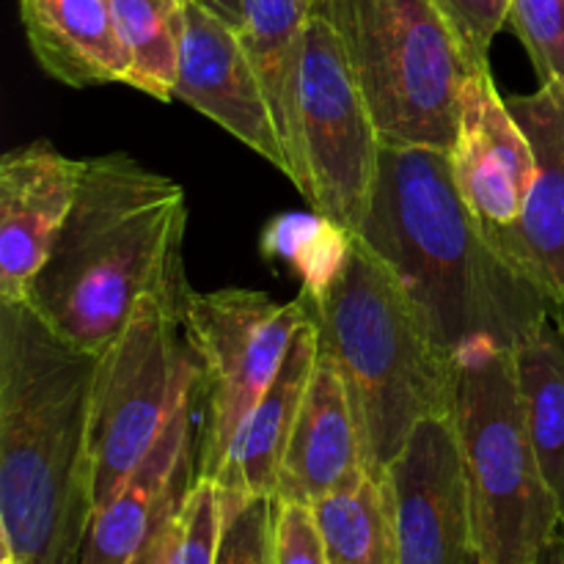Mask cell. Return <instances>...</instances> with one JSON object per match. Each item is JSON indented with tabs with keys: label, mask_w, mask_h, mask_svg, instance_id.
Returning <instances> with one entry per match:
<instances>
[{
	"label": "cell",
	"mask_w": 564,
	"mask_h": 564,
	"mask_svg": "<svg viewBox=\"0 0 564 564\" xmlns=\"http://www.w3.org/2000/svg\"><path fill=\"white\" fill-rule=\"evenodd\" d=\"M193 485V482H191ZM191 485L176 490L169 499V505L160 512L158 523L149 532V538L143 540V545L138 549V554L132 556L130 564H174V549H176V523H180V510L182 501H185Z\"/></svg>",
	"instance_id": "28"
},
{
	"label": "cell",
	"mask_w": 564,
	"mask_h": 564,
	"mask_svg": "<svg viewBox=\"0 0 564 564\" xmlns=\"http://www.w3.org/2000/svg\"><path fill=\"white\" fill-rule=\"evenodd\" d=\"M196 383L198 367L182 312L158 297H143L127 328L97 358L88 408L94 510L149 455Z\"/></svg>",
	"instance_id": "8"
},
{
	"label": "cell",
	"mask_w": 564,
	"mask_h": 564,
	"mask_svg": "<svg viewBox=\"0 0 564 564\" xmlns=\"http://www.w3.org/2000/svg\"><path fill=\"white\" fill-rule=\"evenodd\" d=\"M174 99L213 119L290 180L284 141L240 33L196 0H185Z\"/></svg>",
	"instance_id": "12"
},
{
	"label": "cell",
	"mask_w": 564,
	"mask_h": 564,
	"mask_svg": "<svg viewBox=\"0 0 564 564\" xmlns=\"http://www.w3.org/2000/svg\"><path fill=\"white\" fill-rule=\"evenodd\" d=\"M400 564H477L452 416L424 419L383 474Z\"/></svg>",
	"instance_id": "11"
},
{
	"label": "cell",
	"mask_w": 564,
	"mask_h": 564,
	"mask_svg": "<svg viewBox=\"0 0 564 564\" xmlns=\"http://www.w3.org/2000/svg\"><path fill=\"white\" fill-rule=\"evenodd\" d=\"M534 564H564V532L556 534V538L545 545L543 554L538 556Z\"/></svg>",
	"instance_id": "30"
},
{
	"label": "cell",
	"mask_w": 564,
	"mask_h": 564,
	"mask_svg": "<svg viewBox=\"0 0 564 564\" xmlns=\"http://www.w3.org/2000/svg\"><path fill=\"white\" fill-rule=\"evenodd\" d=\"M358 235L394 270L452 358L474 341L516 352L551 319L538 281L496 251L474 220L449 152L380 149L372 204Z\"/></svg>",
	"instance_id": "1"
},
{
	"label": "cell",
	"mask_w": 564,
	"mask_h": 564,
	"mask_svg": "<svg viewBox=\"0 0 564 564\" xmlns=\"http://www.w3.org/2000/svg\"><path fill=\"white\" fill-rule=\"evenodd\" d=\"M224 529V490L215 479L196 477L182 501L174 564H218Z\"/></svg>",
	"instance_id": "23"
},
{
	"label": "cell",
	"mask_w": 564,
	"mask_h": 564,
	"mask_svg": "<svg viewBox=\"0 0 564 564\" xmlns=\"http://www.w3.org/2000/svg\"><path fill=\"white\" fill-rule=\"evenodd\" d=\"M512 0H435L477 64L488 66V53L501 28L510 22Z\"/></svg>",
	"instance_id": "26"
},
{
	"label": "cell",
	"mask_w": 564,
	"mask_h": 564,
	"mask_svg": "<svg viewBox=\"0 0 564 564\" xmlns=\"http://www.w3.org/2000/svg\"><path fill=\"white\" fill-rule=\"evenodd\" d=\"M94 352L0 301V562L80 564L94 516Z\"/></svg>",
	"instance_id": "2"
},
{
	"label": "cell",
	"mask_w": 564,
	"mask_h": 564,
	"mask_svg": "<svg viewBox=\"0 0 564 564\" xmlns=\"http://www.w3.org/2000/svg\"><path fill=\"white\" fill-rule=\"evenodd\" d=\"M196 3L204 6L207 11H213L218 20H224L229 28H235L237 33L242 31V22H246V0H196Z\"/></svg>",
	"instance_id": "29"
},
{
	"label": "cell",
	"mask_w": 564,
	"mask_h": 564,
	"mask_svg": "<svg viewBox=\"0 0 564 564\" xmlns=\"http://www.w3.org/2000/svg\"><path fill=\"white\" fill-rule=\"evenodd\" d=\"M345 44L383 147L449 152L460 94L482 64L435 0H317Z\"/></svg>",
	"instance_id": "6"
},
{
	"label": "cell",
	"mask_w": 564,
	"mask_h": 564,
	"mask_svg": "<svg viewBox=\"0 0 564 564\" xmlns=\"http://www.w3.org/2000/svg\"><path fill=\"white\" fill-rule=\"evenodd\" d=\"M317 352L319 330L314 319H308L292 339L279 375L264 391L262 400L257 402L235 449H231L229 466L218 479L226 496L231 499H259V496L275 499L279 468L284 460L286 444H290L292 427H295L297 411H301L303 394L312 380Z\"/></svg>",
	"instance_id": "18"
},
{
	"label": "cell",
	"mask_w": 564,
	"mask_h": 564,
	"mask_svg": "<svg viewBox=\"0 0 564 564\" xmlns=\"http://www.w3.org/2000/svg\"><path fill=\"white\" fill-rule=\"evenodd\" d=\"M452 422L477 564H534L562 521L529 438L516 352L474 341L455 358Z\"/></svg>",
	"instance_id": "5"
},
{
	"label": "cell",
	"mask_w": 564,
	"mask_h": 564,
	"mask_svg": "<svg viewBox=\"0 0 564 564\" xmlns=\"http://www.w3.org/2000/svg\"><path fill=\"white\" fill-rule=\"evenodd\" d=\"M185 191L127 152L83 160L80 187L25 303L69 345L108 350L143 297L185 312Z\"/></svg>",
	"instance_id": "3"
},
{
	"label": "cell",
	"mask_w": 564,
	"mask_h": 564,
	"mask_svg": "<svg viewBox=\"0 0 564 564\" xmlns=\"http://www.w3.org/2000/svg\"><path fill=\"white\" fill-rule=\"evenodd\" d=\"M196 402H202L198 383L182 397L149 455L132 468L119 490L94 510L80 564H130L171 496L196 479Z\"/></svg>",
	"instance_id": "15"
},
{
	"label": "cell",
	"mask_w": 564,
	"mask_h": 564,
	"mask_svg": "<svg viewBox=\"0 0 564 564\" xmlns=\"http://www.w3.org/2000/svg\"><path fill=\"white\" fill-rule=\"evenodd\" d=\"M507 105L521 121L538 160V176L518 229V264L556 308L564 303V80L540 83L534 94H512Z\"/></svg>",
	"instance_id": "16"
},
{
	"label": "cell",
	"mask_w": 564,
	"mask_h": 564,
	"mask_svg": "<svg viewBox=\"0 0 564 564\" xmlns=\"http://www.w3.org/2000/svg\"><path fill=\"white\" fill-rule=\"evenodd\" d=\"M510 25L527 47L540 83L564 80V0H512Z\"/></svg>",
	"instance_id": "25"
},
{
	"label": "cell",
	"mask_w": 564,
	"mask_h": 564,
	"mask_svg": "<svg viewBox=\"0 0 564 564\" xmlns=\"http://www.w3.org/2000/svg\"><path fill=\"white\" fill-rule=\"evenodd\" d=\"M551 317H554L556 328H560V330H562V336H564V303H562V306L551 308Z\"/></svg>",
	"instance_id": "31"
},
{
	"label": "cell",
	"mask_w": 564,
	"mask_h": 564,
	"mask_svg": "<svg viewBox=\"0 0 564 564\" xmlns=\"http://www.w3.org/2000/svg\"><path fill=\"white\" fill-rule=\"evenodd\" d=\"M275 564H330L312 507L275 501Z\"/></svg>",
	"instance_id": "27"
},
{
	"label": "cell",
	"mask_w": 564,
	"mask_h": 564,
	"mask_svg": "<svg viewBox=\"0 0 564 564\" xmlns=\"http://www.w3.org/2000/svg\"><path fill=\"white\" fill-rule=\"evenodd\" d=\"M367 477L361 433L334 358L319 347L290 444L279 468L275 501L314 507Z\"/></svg>",
	"instance_id": "14"
},
{
	"label": "cell",
	"mask_w": 564,
	"mask_h": 564,
	"mask_svg": "<svg viewBox=\"0 0 564 564\" xmlns=\"http://www.w3.org/2000/svg\"><path fill=\"white\" fill-rule=\"evenodd\" d=\"M301 295L312 308L319 347L345 380L367 474L383 479L424 419L452 416L455 358L435 341L402 281L361 235L341 231L330 262L306 273Z\"/></svg>",
	"instance_id": "4"
},
{
	"label": "cell",
	"mask_w": 564,
	"mask_h": 564,
	"mask_svg": "<svg viewBox=\"0 0 564 564\" xmlns=\"http://www.w3.org/2000/svg\"><path fill=\"white\" fill-rule=\"evenodd\" d=\"M449 165L479 229L496 251L518 264V229L538 176V160L521 121L496 88L490 66L474 72L463 86Z\"/></svg>",
	"instance_id": "10"
},
{
	"label": "cell",
	"mask_w": 564,
	"mask_h": 564,
	"mask_svg": "<svg viewBox=\"0 0 564 564\" xmlns=\"http://www.w3.org/2000/svg\"><path fill=\"white\" fill-rule=\"evenodd\" d=\"M226 529L218 564H275V499H231L224 494Z\"/></svg>",
	"instance_id": "24"
},
{
	"label": "cell",
	"mask_w": 564,
	"mask_h": 564,
	"mask_svg": "<svg viewBox=\"0 0 564 564\" xmlns=\"http://www.w3.org/2000/svg\"><path fill=\"white\" fill-rule=\"evenodd\" d=\"M312 319L306 297L281 303L257 290L191 292L182 312L198 367L202 444L196 477L218 482L257 402L279 375L292 339Z\"/></svg>",
	"instance_id": "9"
},
{
	"label": "cell",
	"mask_w": 564,
	"mask_h": 564,
	"mask_svg": "<svg viewBox=\"0 0 564 564\" xmlns=\"http://www.w3.org/2000/svg\"><path fill=\"white\" fill-rule=\"evenodd\" d=\"M312 510L330 564H400L383 479L367 474L361 482L325 496Z\"/></svg>",
	"instance_id": "21"
},
{
	"label": "cell",
	"mask_w": 564,
	"mask_h": 564,
	"mask_svg": "<svg viewBox=\"0 0 564 564\" xmlns=\"http://www.w3.org/2000/svg\"><path fill=\"white\" fill-rule=\"evenodd\" d=\"M22 28L39 66L72 88L124 83L127 53L110 0H20Z\"/></svg>",
	"instance_id": "17"
},
{
	"label": "cell",
	"mask_w": 564,
	"mask_h": 564,
	"mask_svg": "<svg viewBox=\"0 0 564 564\" xmlns=\"http://www.w3.org/2000/svg\"><path fill=\"white\" fill-rule=\"evenodd\" d=\"M317 0H246L240 42L264 88L275 127L290 158L292 182V110L303 31Z\"/></svg>",
	"instance_id": "19"
},
{
	"label": "cell",
	"mask_w": 564,
	"mask_h": 564,
	"mask_svg": "<svg viewBox=\"0 0 564 564\" xmlns=\"http://www.w3.org/2000/svg\"><path fill=\"white\" fill-rule=\"evenodd\" d=\"M83 160L50 141L9 149L0 160V301H25L53 253L80 187Z\"/></svg>",
	"instance_id": "13"
},
{
	"label": "cell",
	"mask_w": 564,
	"mask_h": 564,
	"mask_svg": "<svg viewBox=\"0 0 564 564\" xmlns=\"http://www.w3.org/2000/svg\"><path fill=\"white\" fill-rule=\"evenodd\" d=\"M527 427L564 532V336L554 317L516 350Z\"/></svg>",
	"instance_id": "20"
},
{
	"label": "cell",
	"mask_w": 564,
	"mask_h": 564,
	"mask_svg": "<svg viewBox=\"0 0 564 564\" xmlns=\"http://www.w3.org/2000/svg\"><path fill=\"white\" fill-rule=\"evenodd\" d=\"M380 149L339 31L314 6L303 31L292 110V185L323 224L358 235L372 204Z\"/></svg>",
	"instance_id": "7"
},
{
	"label": "cell",
	"mask_w": 564,
	"mask_h": 564,
	"mask_svg": "<svg viewBox=\"0 0 564 564\" xmlns=\"http://www.w3.org/2000/svg\"><path fill=\"white\" fill-rule=\"evenodd\" d=\"M116 31L127 53V86L171 102L180 66L185 0H110Z\"/></svg>",
	"instance_id": "22"
}]
</instances>
